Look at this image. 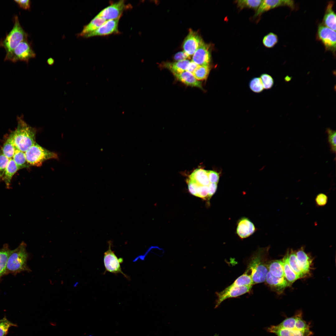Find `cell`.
I'll return each mask as SVG.
<instances>
[{"instance_id":"47","label":"cell","mask_w":336,"mask_h":336,"mask_svg":"<svg viewBox=\"0 0 336 336\" xmlns=\"http://www.w3.org/2000/svg\"><path fill=\"white\" fill-rule=\"evenodd\" d=\"M208 200L210 199L212 197L214 194L217 190V184L216 183H210L208 185Z\"/></svg>"},{"instance_id":"45","label":"cell","mask_w":336,"mask_h":336,"mask_svg":"<svg viewBox=\"0 0 336 336\" xmlns=\"http://www.w3.org/2000/svg\"><path fill=\"white\" fill-rule=\"evenodd\" d=\"M14 1L20 7L24 9L29 10L30 8V2L29 0H15Z\"/></svg>"},{"instance_id":"19","label":"cell","mask_w":336,"mask_h":336,"mask_svg":"<svg viewBox=\"0 0 336 336\" xmlns=\"http://www.w3.org/2000/svg\"><path fill=\"white\" fill-rule=\"evenodd\" d=\"M173 75L177 80L187 86L203 89L201 83L197 80L191 72L185 71Z\"/></svg>"},{"instance_id":"8","label":"cell","mask_w":336,"mask_h":336,"mask_svg":"<svg viewBox=\"0 0 336 336\" xmlns=\"http://www.w3.org/2000/svg\"><path fill=\"white\" fill-rule=\"evenodd\" d=\"M275 326L278 328L289 330H303L310 329L309 324L303 318L301 310L297 311L294 316L286 319Z\"/></svg>"},{"instance_id":"34","label":"cell","mask_w":336,"mask_h":336,"mask_svg":"<svg viewBox=\"0 0 336 336\" xmlns=\"http://www.w3.org/2000/svg\"><path fill=\"white\" fill-rule=\"evenodd\" d=\"M262 0H240L237 1L238 7L241 9L248 8L254 9H257Z\"/></svg>"},{"instance_id":"48","label":"cell","mask_w":336,"mask_h":336,"mask_svg":"<svg viewBox=\"0 0 336 336\" xmlns=\"http://www.w3.org/2000/svg\"><path fill=\"white\" fill-rule=\"evenodd\" d=\"M198 66L193 61H190L187 67L186 71L192 73Z\"/></svg>"},{"instance_id":"13","label":"cell","mask_w":336,"mask_h":336,"mask_svg":"<svg viewBox=\"0 0 336 336\" xmlns=\"http://www.w3.org/2000/svg\"><path fill=\"white\" fill-rule=\"evenodd\" d=\"M286 6L292 9L295 8L294 1L291 0H262L254 15L255 16L261 15L263 13L270 9L280 6Z\"/></svg>"},{"instance_id":"30","label":"cell","mask_w":336,"mask_h":336,"mask_svg":"<svg viewBox=\"0 0 336 336\" xmlns=\"http://www.w3.org/2000/svg\"><path fill=\"white\" fill-rule=\"evenodd\" d=\"M12 159L18 170L30 166L26 160L25 152L16 148Z\"/></svg>"},{"instance_id":"50","label":"cell","mask_w":336,"mask_h":336,"mask_svg":"<svg viewBox=\"0 0 336 336\" xmlns=\"http://www.w3.org/2000/svg\"><path fill=\"white\" fill-rule=\"evenodd\" d=\"M89 336H93L92 335H90Z\"/></svg>"},{"instance_id":"22","label":"cell","mask_w":336,"mask_h":336,"mask_svg":"<svg viewBox=\"0 0 336 336\" xmlns=\"http://www.w3.org/2000/svg\"><path fill=\"white\" fill-rule=\"evenodd\" d=\"M208 170L202 169H195L189 175V179L195 182L198 185L208 186L210 184Z\"/></svg>"},{"instance_id":"26","label":"cell","mask_w":336,"mask_h":336,"mask_svg":"<svg viewBox=\"0 0 336 336\" xmlns=\"http://www.w3.org/2000/svg\"><path fill=\"white\" fill-rule=\"evenodd\" d=\"M268 272L273 276L278 278L285 277L282 260H275L268 263Z\"/></svg>"},{"instance_id":"7","label":"cell","mask_w":336,"mask_h":336,"mask_svg":"<svg viewBox=\"0 0 336 336\" xmlns=\"http://www.w3.org/2000/svg\"><path fill=\"white\" fill-rule=\"evenodd\" d=\"M111 242L109 241L108 250L104 253L103 262L105 269V273L106 272L114 274L121 273L129 280V277L124 273L121 270L120 264L123 262V259L121 258H117L114 251L111 249Z\"/></svg>"},{"instance_id":"37","label":"cell","mask_w":336,"mask_h":336,"mask_svg":"<svg viewBox=\"0 0 336 336\" xmlns=\"http://www.w3.org/2000/svg\"><path fill=\"white\" fill-rule=\"evenodd\" d=\"M249 87L252 91L256 93L261 92L264 89L261 80L259 77H254L250 81Z\"/></svg>"},{"instance_id":"46","label":"cell","mask_w":336,"mask_h":336,"mask_svg":"<svg viewBox=\"0 0 336 336\" xmlns=\"http://www.w3.org/2000/svg\"><path fill=\"white\" fill-rule=\"evenodd\" d=\"M190 56L183 51L176 53L174 55V59L175 60L178 61L187 59Z\"/></svg>"},{"instance_id":"25","label":"cell","mask_w":336,"mask_h":336,"mask_svg":"<svg viewBox=\"0 0 336 336\" xmlns=\"http://www.w3.org/2000/svg\"><path fill=\"white\" fill-rule=\"evenodd\" d=\"M190 62L189 60L185 59L174 63L167 62L164 63V66L174 74L186 71Z\"/></svg>"},{"instance_id":"38","label":"cell","mask_w":336,"mask_h":336,"mask_svg":"<svg viewBox=\"0 0 336 336\" xmlns=\"http://www.w3.org/2000/svg\"><path fill=\"white\" fill-rule=\"evenodd\" d=\"M326 132L328 134V142L331 151L333 153H335L336 146V131L328 128L326 129Z\"/></svg>"},{"instance_id":"32","label":"cell","mask_w":336,"mask_h":336,"mask_svg":"<svg viewBox=\"0 0 336 336\" xmlns=\"http://www.w3.org/2000/svg\"><path fill=\"white\" fill-rule=\"evenodd\" d=\"M253 284L251 276L245 272L238 278L230 286L235 287L250 286H252Z\"/></svg>"},{"instance_id":"41","label":"cell","mask_w":336,"mask_h":336,"mask_svg":"<svg viewBox=\"0 0 336 336\" xmlns=\"http://www.w3.org/2000/svg\"><path fill=\"white\" fill-rule=\"evenodd\" d=\"M328 197L325 194L320 193L318 194L315 198V202L317 206L324 207L326 205L328 201Z\"/></svg>"},{"instance_id":"33","label":"cell","mask_w":336,"mask_h":336,"mask_svg":"<svg viewBox=\"0 0 336 336\" xmlns=\"http://www.w3.org/2000/svg\"><path fill=\"white\" fill-rule=\"evenodd\" d=\"M210 70L209 65H198L192 74L197 80H204L208 77Z\"/></svg>"},{"instance_id":"43","label":"cell","mask_w":336,"mask_h":336,"mask_svg":"<svg viewBox=\"0 0 336 336\" xmlns=\"http://www.w3.org/2000/svg\"><path fill=\"white\" fill-rule=\"evenodd\" d=\"M187 182L189 192L192 195L197 197V190L199 185L189 179L187 180Z\"/></svg>"},{"instance_id":"49","label":"cell","mask_w":336,"mask_h":336,"mask_svg":"<svg viewBox=\"0 0 336 336\" xmlns=\"http://www.w3.org/2000/svg\"><path fill=\"white\" fill-rule=\"evenodd\" d=\"M54 60L52 58H49L48 59L47 62L50 65H52L54 63Z\"/></svg>"},{"instance_id":"16","label":"cell","mask_w":336,"mask_h":336,"mask_svg":"<svg viewBox=\"0 0 336 336\" xmlns=\"http://www.w3.org/2000/svg\"><path fill=\"white\" fill-rule=\"evenodd\" d=\"M211 54L209 45L204 42L200 46L193 55L192 61L198 65H209Z\"/></svg>"},{"instance_id":"5","label":"cell","mask_w":336,"mask_h":336,"mask_svg":"<svg viewBox=\"0 0 336 336\" xmlns=\"http://www.w3.org/2000/svg\"><path fill=\"white\" fill-rule=\"evenodd\" d=\"M26 160L30 166H40L45 161L57 159L58 155L35 142L25 152Z\"/></svg>"},{"instance_id":"6","label":"cell","mask_w":336,"mask_h":336,"mask_svg":"<svg viewBox=\"0 0 336 336\" xmlns=\"http://www.w3.org/2000/svg\"><path fill=\"white\" fill-rule=\"evenodd\" d=\"M35 56V53L26 40L21 42L12 52L6 54L4 60L13 62L21 61L28 63Z\"/></svg>"},{"instance_id":"31","label":"cell","mask_w":336,"mask_h":336,"mask_svg":"<svg viewBox=\"0 0 336 336\" xmlns=\"http://www.w3.org/2000/svg\"><path fill=\"white\" fill-rule=\"evenodd\" d=\"M16 148L11 134L4 143L1 150L3 155L10 159L12 158Z\"/></svg>"},{"instance_id":"20","label":"cell","mask_w":336,"mask_h":336,"mask_svg":"<svg viewBox=\"0 0 336 336\" xmlns=\"http://www.w3.org/2000/svg\"><path fill=\"white\" fill-rule=\"evenodd\" d=\"M296 256L300 265L305 273L309 274L311 269L312 260L309 254L304 251L303 247H301L296 252Z\"/></svg>"},{"instance_id":"42","label":"cell","mask_w":336,"mask_h":336,"mask_svg":"<svg viewBox=\"0 0 336 336\" xmlns=\"http://www.w3.org/2000/svg\"><path fill=\"white\" fill-rule=\"evenodd\" d=\"M197 197H199L204 200H208V186L199 185L197 189Z\"/></svg>"},{"instance_id":"1","label":"cell","mask_w":336,"mask_h":336,"mask_svg":"<svg viewBox=\"0 0 336 336\" xmlns=\"http://www.w3.org/2000/svg\"><path fill=\"white\" fill-rule=\"evenodd\" d=\"M270 246L259 248L253 254L246 271L250 272L253 284L265 281L268 272L267 257Z\"/></svg>"},{"instance_id":"12","label":"cell","mask_w":336,"mask_h":336,"mask_svg":"<svg viewBox=\"0 0 336 336\" xmlns=\"http://www.w3.org/2000/svg\"><path fill=\"white\" fill-rule=\"evenodd\" d=\"M204 43L202 38L197 32L190 30L183 43L184 51L189 56L193 55Z\"/></svg>"},{"instance_id":"15","label":"cell","mask_w":336,"mask_h":336,"mask_svg":"<svg viewBox=\"0 0 336 336\" xmlns=\"http://www.w3.org/2000/svg\"><path fill=\"white\" fill-rule=\"evenodd\" d=\"M256 231L254 224L248 218L243 217L237 221L236 233L240 238H247L254 234Z\"/></svg>"},{"instance_id":"3","label":"cell","mask_w":336,"mask_h":336,"mask_svg":"<svg viewBox=\"0 0 336 336\" xmlns=\"http://www.w3.org/2000/svg\"><path fill=\"white\" fill-rule=\"evenodd\" d=\"M26 247V244L22 241L16 248L11 250L7 262L6 271L17 273L31 271L27 265L28 254Z\"/></svg>"},{"instance_id":"29","label":"cell","mask_w":336,"mask_h":336,"mask_svg":"<svg viewBox=\"0 0 336 336\" xmlns=\"http://www.w3.org/2000/svg\"><path fill=\"white\" fill-rule=\"evenodd\" d=\"M11 250L7 244H4L0 249V277L6 272V265L8 257Z\"/></svg>"},{"instance_id":"23","label":"cell","mask_w":336,"mask_h":336,"mask_svg":"<svg viewBox=\"0 0 336 336\" xmlns=\"http://www.w3.org/2000/svg\"><path fill=\"white\" fill-rule=\"evenodd\" d=\"M289 264L293 271L300 278L306 276V274L301 268L297 258L296 252L292 249L288 250L287 253Z\"/></svg>"},{"instance_id":"44","label":"cell","mask_w":336,"mask_h":336,"mask_svg":"<svg viewBox=\"0 0 336 336\" xmlns=\"http://www.w3.org/2000/svg\"><path fill=\"white\" fill-rule=\"evenodd\" d=\"M208 176L210 183L217 184L219 179V173L213 170H208Z\"/></svg>"},{"instance_id":"28","label":"cell","mask_w":336,"mask_h":336,"mask_svg":"<svg viewBox=\"0 0 336 336\" xmlns=\"http://www.w3.org/2000/svg\"><path fill=\"white\" fill-rule=\"evenodd\" d=\"M282 260L284 277L288 282L291 284L297 279L300 278L299 276L296 274L290 267L288 262L287 253Z\"/></svg>"},{"instance_id":"14","label":"cell","mask_w":336,"mask_h":336,"mask_svg":"<svg viewBox=\"0 0 336 336\" xmlns=\"http://www.w3.org/2000/svg\"><path fill=\"white\" fill-rule=\"evenodd\" d=\"M119 19L106 21L95 31L85 35L84 37L105 36L119 33L118 24Z\"/></svg>"},{"instance_id":"17","label":"cell","mask_w":336,"mask_h":336,"mask_svg":"<svg viewBox=\"0 0 336 336\" xmlns=\"http://www.w3.org/2000/svg\"><path fill=\"white\" fill-rule=\"evenodd\" d=\"M265 282L268 286L278 294H281L291 284L284 277L278 278L273 276L268 272Z\"/></svg>"},{"instance_id":"35","label":"cell","mask_w":336,"mask_h":336,"mask_svg":"<svg viewBox=\"0 0 336 336\" xmlns=\"http://www.w3.org/2000/svg\"><path fill=\"white\" fill-rule=\"evenodd\" d=\"M278 41L277 35L274 33L270 32L264 37L263 40V43L266 47L271 48L277 44Z\"/></svg>"},{"instance_id":"24","label":"cell","mask_w":336,"mask_h":336,"mask_svg":"<svg viewBox=\"0 0 336 336\" xmlns=\"http://www.w3.org/2000/svg\"><path fill=\"white\" fill-rule=\"evenodd\" d=\"M106 21L103 18L96 15L88 24L84 26L78 35L84 37L85 35L95 31Z\"/></svg>"},{"instance_id":"21","label":"cell","mask_w":336,"mask_h":336,"mask_svg":"<svg viewBox=\"0 0 336 336\" xmlns=\"http://www.w3.org/2000/svg\"><path fill=\"white\" fill-rule=\"evenodd\" d=\"M334 2H329L327 7L323 18V25L336 31V14L333 9Z\"/></svg>"},{"instance_id":"27","label":"cell","mask_w":336,"mask_h":336,"mask_svg":"<svg viewBox=\"0 0 336 336\" xmlns=\"http://www.w3.org/2000/svg\"><path fill=\"white\" fill-rule=\"evenodd\" d=\"M18 170L12 158L11 159L2 179L5 182L7 188L10 189L12 179Z\"/></svg>"},{"instance_id":"18","label":"cell","mask_w":336,"mask_h":336,"mask_svg":"<svg viewBox=\"0 0 336 336\" xmlns=\"http://www.w3.org/2000/svg\"><path fill=\"white\" fill-rule=\"evenodd\" d=\"M267 331L275 334L277 336H311L312 332L310 329L303 330L292 331L277 328L275 325H272L266 329Z\"/></svg>"},{"instance_id":"4","label":"cell","mask_w":336,"mask_h":336,"mask_svg":"<svg viewBox=\"0 0 336 336\" xmlns=\"http://www.w3.org/2000/svg\"><path fill=\"white\" fill-rule=\"evenodd\" d=\"M14 21L12 29L0 42V46L4 48L6 54L12 52L21 42L27 39V34L21 26L18 16H15Z\"/></svg>"},{"instance_id":"10","label":"cell","mask_w":336,"mask_h":336,"mask_svg":"<svg viewBox=\"0 0 336 336\" xmlns=\"http://www.w3.org/2000/svg\"><path fill=\"white\" fill-rule=\"evenodd\" d=\"M252 286L235 287L230 285L222 291L217 292V298L215 308H217L226 299L237 297L249 292Z\"/></svg>"},{"instance_id":"11","label":"cell","mask_w":336,"mask_h":336,"mask_svg":"<svg viewBox=\"0 0 336 336\" xmlns=\"http://www.w3.org/2000/svg\"><path fill=\"white\" fill-rule=\"evenodd\" d=\"M126 7L124 0L119 1L104 8L97 15L106 21L120 19Z\"/></svg>"},{"instance_id":"9","label":"cell","mask_w":336,"mask_h":336,"mask_svg":"<svg viewBox=\"0 0 336 336\" xmlns=\"http://www.w3.org/2000/svg\"><path fill=\"white\" fill-rule=\"evenodd\" d=\"M336 31L322 24L319 25L317 38L324 44L327 50L335 53L336 50Z\"/></svg>"},{"instance_id":"39","label":"cell","mask_w":336,"mask_h":336,"mask_svg":"<svg viewBox=\"0 0 336 336\" xmlns=\"http://www.w3.org/2000/svg\"><path fill=\"white\" fill-rule=\"evenodd\" d=\"M264 89H269L272 88L274 84V80L272 77L269 75L264 73L260 77Z\"/></svg>"},{"instance_id":"2","label":"cell","mask_w":336,"mask_h":336,"mask_svg":"<svg viewBox=\"0 0 336 336\" xmlns=\"http://www.w3.org/2000/svg\"><path fill=\"white\" fill-rule=\"evenodd\" d=\"M17 120V128L10 134L15 148L25 152L36 142V129L27 124L22 115Z\"/></svg>"},{"instance_id":"40","label":"cell","mask_w":336,"mask_h":336,"mask_svg":"<svg viewBox=\"0 0 336 336\" xmlns=\"http://www.w3.org/2000/svg\"><path fill=\"white\" fill-rule=\"evenodd\" d=\"M10 159L5 156L0 150V180L2 179Z\"/></svg>"},{"instance_id":"36","label":"cell","mask_w":336,"mask_h":336,"mask_svg":"<svg viewBox=\"0 0 336 336\" xmlns=\"http://www.w3.org/2000/svg\"><path fill=\"white\" fill-rule=\"evenodd\" d=\"M11 326H17V325L8 320L6 316H4L0 320V336H6L9 328Z\"/></svg>"}]
</instances>
